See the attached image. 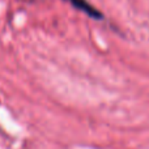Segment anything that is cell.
Wrapping results in <instances>:
<instances>
[{"label":"cell","mask_w":149,"mask_h":149,"mask_svg":"<svg viewBox=\"0 0 149 149\" xmlns=\"http://www.w3.org/2000/svg\"><path fill=\"white\" fill-rule=\"evenodd\" d=\"M65 1H68L71 5H73L76 9H79V10H81V12L86 13L89 17L95 18V20L102 18V13H101L95 7H93L92 4H89L86 0H65Z\"/></svg>","instance_id":"1"}]
</instances>
